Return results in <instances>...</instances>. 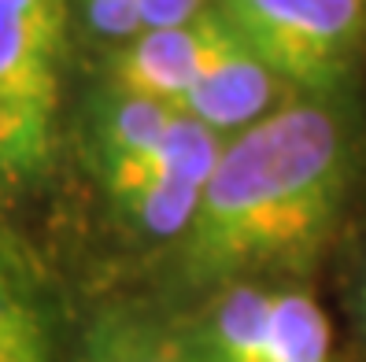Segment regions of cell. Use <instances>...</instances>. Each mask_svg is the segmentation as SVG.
Wrapping results in <instances>:
<instances>
[{
	"label": "cell",
	"instance_id": "1",
	"mask_svg": "<svg viewBox=\"0 0 366 362\" xmlns=\"http://www.w3.org/2000/svg\"><path fill=\"white\" fill-rule=\"evenodd\" d=\"M348 181V141L318 104H289L222 144L182 237L192 281L233 285L300 266L330 237Z\"/></svg>",
	"mask_w": 366,
	"mask_h": 362
},
{
	"label": "cell",
	"instance_id": "2",
	"mask_svg": "<svg viewBox=\"0 0 366 362\" xmlns=\"http://www.w3.org/2000/svg\"><path fill=\"white\" fill-rule=\"evenodd\" d=\"M67 0H0V185L49 170L56 144Z\"/></svg>",
	"mask_w": 366,
	"mask_h": 362
},
{
	"label": "cell",
	"instance_id": "3",
	"mask_svg": "<svg viewBox=\"0 0 366 362\" xmlns=\"http://www.w3.org/2000/svg\"><path fill=\"white\" fill-rule=\"evenodd\" d=\"M267 67L304 89H330L366 30V0H211Z\"/></svg>",
	"mask_w": 366,
	"mask_h": 362
},
{
	"label": "cell",
	"instance_id": "4",
	"mask_svg": "<svg viewBox=\"0 0 366 362\" xmlns=\"http://www.w3.org/2000/svg\"><path fill=\"white\" fill-rule=\"evenodd\" d=\"M222 144L226 141L204 122L178 115L170 134L141 163L104 178V193L144 237H185Z\"/></svg>",
	"mask_w": 366,
	"mask_h": 362
},
{
	"label": "cell",
	"instance_id": "5",
	"mask_svg": "<svg viewBox=\"0 0 366 362\" xmlns=\"http://www.w3.org/2000/svg\"><path fill=\"white\" fill-rule=\"evenodd\" d=\"M277 81L282 78L211 8L204 15L200 67H197L192 89L182 104V115L204 122L219 137H233L270 115Z\"/></svg>",
	"mask_w": 366,
	"mask_h": 362
},
{
	"label": "cell",
	"instance_id": "6",
	"mask_svg": "<svg viewBox=\"0 0 366 362\" xmlns=\"http://www.w3.org/2000/svg\"><path fill=\"white\" fill-rule=\"evenodd\" d=\"M204 15L185 26L144 30L130 41H122V45H115L112 56H107V89L148 96V100L170 104V108L182 111V104L192 89V78H197V67H200Z\"/></svg>",
	"mask_w": 366,
	"mask_h": 362
},
{
	"label": "cell",
	"instance_id": "7",
	"mask_svg": "<svg viewBox=\"0 0 366 362\" xmlns=\"http://www.w3.org/2000/svg\"><path fill=\"white\" fill-rule=\"evenodd\" d=\"M178 108L148 96L107 89L93 104V163L100 181L141 163L178 122Z\"/></svg>",
	"mask_w": 366,
	"mask_h": 362
},
{
	"label": "cell",
	"instance_id": "8",
	"mask_svg": "<svg viewBox=\"0 0 366 362\" xmlns=\"http://www.w3.org/2000/svg\"><path fill=\"white\" fill-rule=\"evenodd\" d=\"M78 362H204L185 329L141 307H107L93 318Z\"/></svg>",
	"mask_w": 366,
	"mask_h": 362
},
{
	"label": "cell",
	"instance_id": "9",
	"mask_svg": "<svg viewBox=\"0 0 366 362\" xmlns=\"http://www.w3.org/2000/svg\"><path fill=\"white\" fill-rule=\"evenodd\" d=\"M0 362H52L45 311L26 273L4 251H0Z\"/></svg>",
	"mask_w": 366,
	"mask_h": 362
},
{
	"label": "cell",
	"instance_id": "10",
	"mask_svg": "<svg viewBox=\"0 0 366 362\" xmlns=\"http://www.w3.org/2000/svg\"><path fill=\"white\" fill-rule=\"evenodd\" d=\"M330 318L307 292H277L259 362H330Z\"/></svg>",
	"mask_w": 366,
	"mask_h": 362
},
{
	"label": "cell",
	"instance_id": "11",
	"mask_svg": "<svg viewBox=\"0 0 366 362\" xmlns=\"http://www.w3.org/2000/svg\"><path fill=\"white\" fill-rule=\"evenodd\" d=\"M78 11H81V23L97 37H107L115 45L144 34V19H141L137 0H78Z\"/></svg>",
	"mask_w": 366,
	"mask_h": 362
},
{
	"label": "cell",
	"instance_id": "12",
	"mask_svg": "<svg viewBox=\"0 0 366 362\" xmlns=\"http://www.w3.org/2000/svg\"><path fill=\"white\" fill-rule=\"evenodd\" d=\"M144 30H163V26H185L192 19L207 11L204 0H137Z\"/></svg>",
	"mask_w": 366,
	"mask_h": 362
}]
</instances>
